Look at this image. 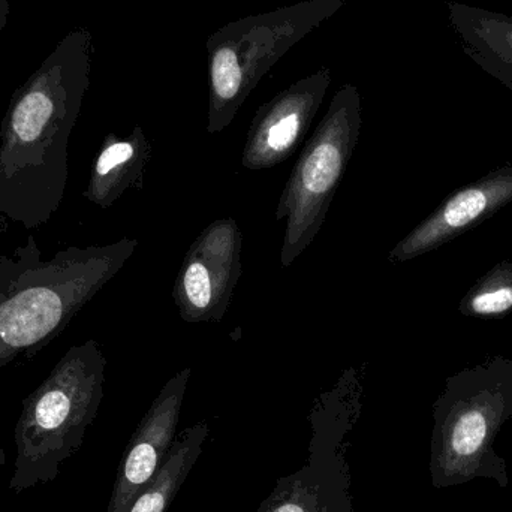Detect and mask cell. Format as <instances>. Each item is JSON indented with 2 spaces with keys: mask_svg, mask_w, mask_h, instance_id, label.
Instances as JSON below:
<instances>
[{
  "mask_svg": "<svg viewBox=\"0 0 512 512\" xmlns=\"http://www.w3.org/2000/svg\"><path fill=\"white\" fill-rule=\"evenodd\" d=\"M92 54V33L72 30L12 95L0 125V218L35 230L59 212Z\"/></svg>",
  "mask_w": 512,
  "mask_h": 512,
  "instance_id": "obj_1",
  "label": "cell"
},
{
  "mask_svg": "<svg viewBox=\"0 0 512 512\" xmlns=\"http://www.w3.org/2000/svg\"><path fill=\"white\" fill-rule=\"evenodd\" d=\"M114 256L72 246L45 259L32 234L0 255V369L62 334L107 279Z\"/></svg>",
  "mask_w": 512,
  "mask_h": 512,
  "instance_id": "obj_2",
  "label": "cell"
},
{
  "mask_svg": "<svg viewBox=\"0 0 512 512\" xmlns=\"http://www.w3.org/2000/svg\"><path fill=\"white\" fill-rule=\"evenodd\" d=\"M512 420V360L502 355L454 373L433 406L429 471L433 489L492 480L508 489L495 442Z\"/></svg>",
  "mask_w": 512,
  "mask_h": 512,
  "instance_id": "obj_3",
  "label": "cell"
},
{
  "mask_svg": "<svg viewBox=\"0 0 512 512\" xmlns=\"http://www.w3.org/2000/svg\"><path fill=\"white\" fill-rule=\"evenodd\" d=\"M102 370L95 342L72 346L26 397L15 426L17 459L9 490L21 493L56 480L60 465L80 450L101 403Z\"/></svg>",
  "mask_w": 512,
  "mask_h": 512,
  "instance_id": "obj_4",
  "label": "cell"
},
{
  "mask_svg": "<svg viewBox=\"0 0 512 512\" xmlns=\"http://www.w3.org/2000/svg\"><path fill=\"white\" fill-rule=\"evenodd\" d=\"M348 0H301L225 24L207 39L210 92L216 110H231L310 32Z\"/></svg>",
  "mask_w": 512,
  "mask_h": 512,
  "instance_id": "obj_5",
  "label": "cell"
},
{
  "mask_svg": "<svg viewBox=\"0 0 512 512\" xmlns=\"http://www.w3.org/2000/svg\"><path fill=\"white\" fill-rule=\"evenodd\" d=\"M348 430L343 420H315L307 462L279 478L255 512H354L351 469L343 448Z\"/></svg>",
  "mask_w": 512,
  "mask_h": 512,
  "instance_id": "obj_6",
  "label": "cell"
},
{
  "mask_svg": "<svg viewBox=\"0 0 512 512\" xmlns=\"http://www.w3.org/2000/svg\"><path fill=\"white\" fill-rule=\"evenodd\" d=\"M512 201V167L499 168L450 195L400 245L399 258H414L433 251L504 209Z\"/></svg>",
  "mask_w": 512,
  "mask_h": 512,
  "instance_id": "obj_7",
  "label": "cell"
},
{
  "mask_svg": "<svg viewBox=\"0 0 512 512\" xmlns=\"http://www.w3.org/2000/svg\"><path fill=\"white\" fill-rule=\"evenodd\" d=\"M180 396L159 400L144 418L123 453L107 512H128L155 477L174 444Z\"/></svg>",
  "mask_w": 512,
  "mask_h": 512,
  "instance_id": "obj_8",
  "label": "cell"
},
{
  "mask_svg": "<svg viewBox=\"0 0 512 512\" xmlns=\"http://www.w3.org/2000/svg\"><path fill=\"white\" fill-rule=\"evenodd\" d=\"M448 15L466 54L512 90V15L454 0Z\"/></svg>",
  "mask_w": 512,
  "mask_h": 512,
  "instance_id": "obj_9",
  "label": "cell"
},
{
  "mask_svg": "<svg viewBox=\"0 0 512 512\" xmlns=\"http://www.w3.org/2000/svg\"><path fill=\"white\" fill-rule=\"evenodd\" d=\"M207 435L206 424H198L174 441L161 468L141 490L128 512H167L200 459Z\"/></svg>",
  "mask_w": 512,
  "mask_h": 512,
  "instance_id": "obj_10",
  "label": "cell"
},
{
  "mask_svg": "<svg viewBox=\"0 0 512 512\" xmlns=\"http://www.w3.org/2000/svg\"><path fill=\"white\" fill-rule=\"evenodd\" d=\"M459 312L468 318L499 319L512 313V262L490 268L462 298Z\"/></svg>",
  "mask_w": 512,
  "mask_h": 512,
  "instance_id": "obj_11",
  "label": "cell"
},
{
  "mask_svg": "<svg viewBox=\"0 0 512 512\" xmlns=\"http://www.w3.org/2000/svg\"><path fill=\"white\" fill-rule=\"evenodd\" d=\"M342 167L339 150L333 144L316 147L303 168V183L307 191L324 194L336 182Z\"/></svg>",
  "mask_w": 512,
  "mask_h": 512,
  "instance_id": "obj_12",
  "label": "cell"
},
{
  "mask_svg": "<svg viewBox=\"0 0 512 512\" xmlns=\"http://www.w3.org/2000/svg\"><path fill=\"white\" fill-rule=\"evenodd\" d=\"M135 155L134 144L129 141H108L107 146L102 149L93 165L92 180L90 183L98 182L111 173L114 168L128 164Z\"/></svg>",
  "mask_w": 512,
  "mask_h": 512,
  "instance_id": "obj_13",
  "label": "cell"
},
{
  "mask_svg": "<svg viewBox=\"0 0 512 512\" xmlns=\"http://www.w3.org/2000/svg\"><path fill=\"white\" fill-rule=\"evenodd\" d=\"M186 294L194 306L206 307L212 300V282L207 268L200 262H195L186 271Z\"/></svg>",
  "mask_w": 512,
  "mask_h": 512,
  "instance_id": "obj_14",
  "label": "cell"
},
{
  "mask_svg": "<svg viewBox=\"0 0 512 512\" xmlns=\"http://www.w3.org/2000/svg\"><path fill=\"white\" fill-rule=\"evenodd\" d=\"M9 12H11V3L9 0H0V32L8 23Z\"/></svg>",
  "mask_w": 512,
  "mask_h": 512,
  "instance_id": "obj_15",
  "label": "cell"
}]
</instances>
